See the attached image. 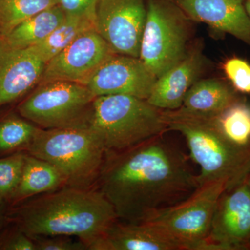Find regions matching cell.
<instances>
[{"label": "cell", "mask_w": 250, "mask_h": 250, "mask_svg": "<svg viewBox=\"0 0 250 250\" xmlns=\"http://www.w3.org/2000/svg\"><path fill=\"white\" fill-rule=\"evenodd\" d=\"M199 187L184 154L159 136L106 152L95 188L113 206L118 220L139 223L185 200Z\"/></svg>", "instance_id": "cell-1"}, {"label": "cell", "mask_w": 250, "mask_h": 250, "mask_svg": "<svg viewBox=\"0 0 250 250\" xmlns=\"http://www.w3.org/2000/svg\"><path fill=\"white\" fill-rule=\"evenodd\" d=\"M11 217L31 238L76 237L87 250L118 220L113 206L98 188L70 187L37 195L18 207Z\"/></svg>", "instance_id": "cell-2"}, {"label": "cell", "mask_w": 250, "mask_h": 250, "mask_svg": "<svg viewBox=\"0 0 250 250\" xmlns=\"http://www.w3.org/2000/svg\"><path fill=\"white\" fill-rule=\"evenodd\" d=\"M167 129L185 138L190 156L200 166V186L223 181L228 190L244 182L250 173V151L235 147L215 127L210 118L164 111Z\"/></svg>", "instance_id": "cell-3"}, {"label": "cell", "mask_w": 250, "mask_h": 250, "mask_svg": "<svg viewBox=\"0 0 250 250\" xmlns=\"http://www.w3.org/2000/svg\"><path fill=\"white\" fill-rule=\"evenodd\" d=\"M28 154L49 163L62 174L66 187L95 188L106 149L92 128H38L25 147Z\"/></svg>", "instance_id": "cell-4"}, {"label": "cell", "mask_w": 250, "mask_h": 250, "mask_svg": "<svg viewBox=\"0 0 250 250\" xmlns=\"http://www.w3.org/2000/svg\"><path fill=\"white\" fill-rule=\"evenodd\" d=\"M90 128L101 138L106 152L127 149L168 131L164 110L125 95L96 97Z\"/></svg>", "instance_id": "cell-5"}, {"label": "cell", "mask_w": 250, "mask_h": 250, "mask_svg": "<svg viewBox=\"0 0 250 250\" xmlns=\"http://www.w3.org/2000/svg\"><path fill=\"white\" fill-rule=\"evenodd\" d=\"M95 98L86 85L52 81L39 84L18 111L42 129H86L91 126Z\"/></svg>", "instance_id": "cell-6"}, {"label": "cell", "mask_w": 250, "mask_h": 250, "mask_svg": "<svg viewBox=\"0 0 250 250\" xmlns=\"http://www.w3.org/2000/svg\"><path fill=\"white\" fill-rule=\"evenodd\" d=\"M188 18L168 0H148L139 59L156 78L183 60L189 51Z\"/></svg>", "instance_id": "cell-7"}, {"label": "cell", "mask_w": 250, "mask_h": 250, "mask_svg": "<svg viewBox=\"0 0 250 250\" xmlns=\"http://www.w3.org/2000/svg\"><path fill=\"white\" fill-rule=\"evenodd\" d=\"M228 190L223 181L202 184L185 200L157 210L144 222L162 229L178 242L182 250H208L215 207Z\"/></svg>", "instance_id": "cell-8"}, {"label": "cell", "mask_w": 250, "mask_h": 250, "mask_svg": "<svg viewBox=\"0 0 250 250\" xmlns=\"http://www.w3.org/2000/svg\"><path fill=\"white\" fill-rule=\"evenodd\" d=\"M146 0H98L95 28L113 52L139 58Z\"/></svg>", "instance_id": "cell-9"}, {"label": "cell", "mask_w": 250, "mask_h": 250, "mask_svg": "<svg viewBox=\"0 0 250 250\" xmlns=\"http://www.w3.org/2000/svg\"><path fill=\"white\" fill-rule=\"evenodd\" d=\"M116 54L96 29L85 31L46 63L39 84L67 81L85 85L99 67Z\"/></svg>", "instance_id": "cell-10"}, {"label": "cell", "mask_w": 250, "mask_h": 250, "mask_svg": "<svg viewBox=\"0 0 250 250\" xmlns=\"http://www.w3.org/2000/svg\"><path fill=\"white\" fill-rule=\"evenodd\" d=\"M250 242V189L244 182L219 199L208 237V250H247Z\"/></svg>", "instance_id": "cell-11"}, {"label": "cell", "mask_w": 250, "mask_h": 250, "mask_svg": "<svg viewBox=\"0 0 250 250\" xmlns=\"http://www.w3.org/2000/svg\"><path fill=\"white\" fill-rule=\"evenodd\" d=\"M156 80L139 58L116 54L99 67L85 85L95 97L125 95L147 100Z\"/></svg>", "instance_id": "cell-12"}, {"label": "cell", "mask_w": 250, "mask_h": 250, "mask_svg": "<svg viewBox=\"0 0 250 250\" xmlns=\"http://www.w3.org/2000/svg\"><path fill=\"white\" fill-rule=\"evenodd\" d=\"M246 0H175L188 18L234 36L250 46V19Z\"/></svg>", "instance_id": "cell-13"}, {"label": "cell", "mask_w": 250, "mask_h": 250, "mask_svg": "<svg viewBox=\"0 0 250 250\" xmlns=\"http://www.w3.org/2000/svg\"><path fill=\"white\" fill-rule=\"evenodd\" d=\"M45 65L29 48L9 49L0 44V107L39 85Z\"/></svg>", "instance_id": "cell-14"}, {"label": "cell", "mask_w": 250, "mask_h": 250, "mask_svg": "<svg viewBox=\"0 0 250 250\" xmlns=\"http://www.w3.org/2000/svg\"><path fill=\"white\" fill-rule=\"evenodd\" d=\"M89 250H182L180 244L152 223L118 220L90 246Z\"/></svg>", "instance_id": "cell-15"}, {"label": "cell", "mask_w": 250, "mask_h": 250, "mask_svg": "<svg viewBox=\"0 0 250 250\" xmlns=\"http://www.w3.org/2000/svg\"><path fill=\"white\" fill-rule=\"evenodd\" d=\"M205 65L206 59L200 49L190 51L183 60L157 78L147 101L164 111L178 109L188 90L198 80Z\"/></svg>", "instance_id": "cell-16"}, {"label": "cell", "mask_w": 250, "mask_h": 250, "mask_svg": "<svg viewBox=\"0 0 250 250\" xmlns=\"http://www.w3.org/2000/svg\"><path fill=\"white\" fill-rule=\"evenodd\" d=\"M238 100L234 90L223 81L197 80L188 90L181 107L174 111L187 116L212 118Z\"/></svg>", "instance_id": "cell-17"}, {"label": "cell", "mask_w": 250, "mask_h": 250, "mask_svg": "<svg viewBox=\"0 0 250 250\" xmlns=\"http://www.w3.org/2000/svg\"><path fill=\"white\" fill-rule=\"evenodd\" d=\"M65 187V179L57 167L27 153L21 181L11 200L21 202Z\"/></svg>", "instance_id": "cell-18"}, {"label": "cell", "mask_w": 250, "mask_h": 250, "mask_svg": "<svg viewBox=\"0 0 250 250\" xmlns=\"http://www.w3.org/2000/svg\"><path fill=\"white\" fill-rule=\"evenodd\" d=\"M65 18V13L59 5L52 6L18 24L0 38V44L9 49L29 48L43 41Z\"/></svg>", "instance_id": "cell-19"}, {"label": "cell", "mask_w": 250, "mask_h": 250, "mask_svg": "<svg viewBox=\"0 0 250 250\" xmlns=\"http://www.w3.org/2000/svg\"><path fill=\"white\" fill-rule=\"evenodd\" d=\"M95 29V24L89 20L65 16V20L49 36L29 47L41 60L47 63L85 31Z\"/></svg>", "instance_id": "cell-20"}, {"label": "cell", "mask_w": 250, "mask_h": 250, "mask_svg": "<svg viewBox=\"0 0 250 250\" xmlns=\"http://www.w3.org/2000/svg\"><path fill=\"white\" fill-rule=\"evenodd\" d=\"M210 119L229 142L250 151V105L238 100Z\"/></svg>", "instance_id": "cell-21"}, {"label": "cell", "mask_w": 250, "mask_h": 250, "mask_svg": "<svg viewBox=\"0 0 250 250\" xmlns=\"http://www.w3.org/2000/svg\"><path fill=\"white\" fill-rule=\"evenodd\" d=\"M59 5V0H0V38L26 20Z\"/></svg>", "instance_id": "cell-22"}, {"label": "cell", "mask_w": 250, "mask_h": 250, "mask_svg": "<svg viewBox=\"0 0 250 250\" xmlns=\"http://www.w3.org/2000/svg\"><path fill=\"white\" fill-rule=\"evenodd\" d=\"M38 128L20 118L4 120L0 123V150L25 147L34 138Z\"/></svg>", "instance_id": "cell-23"}, {"label": "cell", "mask_w": 250, "mask_h": 250, "mask_svg": "<svg viewBox=\"0 0 250 250\" xmlns=\"http://www.w3.org/2000/svg\"><path fill=\"white\" fill-rule=\"evenodd\" d=\"M26 154L0 159V202L11 200L21 181Z\"/></svg>", "instance_id": "cell-24"}, {"label": "cell", "mask_w": 250, "mask_h": 250, "mask_svg": "<svg viewBox=\"0 0 250 250\" xmlns=\"http://www.w3.org/2000/svg\"><path fill=\"white\" fill-rule=\"evenodd\" d=\"M223 68L234 90L240 93L250 94L249 62L238 57H232L224 62Z\"/></svg>", "instance_id": "cell-25"}, {"label": "cell", "mask_w": 250, "mask_h": 250, "mask_svg": "<svg viewBox=\"0 0 250 250\" xmlns=\"http://www.w3.org/2000/svg\"><path fill=\"white\" fill-rule=\"evenodd\" d=\"M98 0H59L65 16L84 18L95 24Z\"/></svg>", "instance_id": "cell-26"}, {"label": "cell", "mask_w": 250, "mask_h": 250, "mask_svg": "<svg viewBox=\"0 0 250 250\" xmlns=\"http://www.w3.org/2000/svg\"><path fill=\"white\" fill-rule=\"evenodd\" d=\"M36 250H85L86 247L80 240L75 241L71 236H39L31 238Z\"/></svg>", "instance_id": "cell-27"}, {"label": "cell", "mask_w": 250, "mask_h": 250, "mask_svg": "<svg viewBox=\"0 0 250 250\" xmlns=\"http://www.w3.org/2000/svg\"><path fill=\"white\" fill-rule=\"evenodd\" d=\"M0 249L6 250H36L31 237L18 229V231L7 237L0 243Z\"/></svg>", "instance_id": "cell-28"}, {"label": "cell", "mask_w": 250, "mask_h": 250, "mask_svg": "<svg viewBox=\"0 0 250 250\" xmlns=\"http://www.w3.org/2000/svg\"><path fill=\"white\" fill-rule=\"evenodd\" d=\"M245 7H246V12L250 19V0H246L245 1Z\"/></svg>", "instance_id": "cell-29"}, {"label": "cell", "mask_w": 250, "mask_h": 250, "mask_svg": "<svg viewBox=\"0 0 250 250\" xmlns=\"http://www.w3.org/2000/svg\"><path fill=\"white\" fill-rule=\"evenodd\" d=\"M246 181H247V183H248V187H249L250 189V173L249 175L248 176V177H247Z\"/></svg>", "instance_id": "cell-30"}, {"label": "cell", "mask_w": 250, "mask_h": 250, "mask_svg": "<svg viewBox=\"0 0 250 250\" xmlns=\"http://www.w3.org/2000/svg\"><path fill=\"white\" fill-rule=\"evenodd\" d=\"M247 250H250V242L249 244H248V247H247Z\"/></svg>", "instance_id": "cell-31"}]
</instances>
